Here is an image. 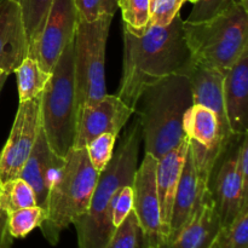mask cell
Here are the masks:
<instances>
[{
	"label": "cell",
	"instance_id": "e575fe53",
	"mask_svg": "<svg viewBox=\"0 0 248 248\" xmlns=\"http://www.w3.org/2000/svg\"><path fill=\"white\" fill-rule=\"evenodd\" d=\"M237 1H239L240 4H242V5H244V6L248 7V0H237Z\"/></svg>",
	"mask_w": 248,
	"mask_h": 248
},
{
	"label": "cell",
	"instance_id": "2e32d148",
	"mask_svg": "<svg viewBox=\"0 0 248 248\" xmlns=\"http://www.w3.org/2000/svg\"><path fill=\"white\" fill-rule=\"evenodd\" d=\"M28 40L16 0H0V69L15 73L28 56Z\"/></svg>",
	"mask_w": 248,
	"mask_h": 248
},
{
	"label": "cell",
	"instance_id": "ffe728a7",
	"mask_svg": "<svg viewBox=\"0 0 248 248\" xmlns=\"http://www.w3.org/2000/svg\"><path fill=\"white\" fill-rule=\"evenodd\" d=\"M15 74L17 77L19 102L41 96L51 78V73H46L38 61L31 56H27L22 61L18 68L15 70Z\"/></svg>",
	"mask_w": 248,
	"mask_h": 248
},
{
	"label": "cell",
	"instance_id": "6da1fadb",
	"mask_svg": "<svg viewBox=\"0 0 248 248\" xmlns=\"http://www.w3.org/2000/svg\"><path fill=\"white\" fill-rule=\"evenodd\" d=\"M183 22L177 15L169 26L148 24L140 34L124 27L123 77L116 96L133 110L148 86L181 73L190 58Z\"/></svg>",
	"mask_w": 248,
	"mask_h": 248
},
{
	"label": "cell",
	"instance_id": "d590c367",
	"mask_svg": "<svg viewBox=\"0 0 248 248\" xmlns=\"http://www.w3.org/2000/svg\"><path fill=\"white\" fill-rule=\"evenodd\" d=\"M186 1H190V2H193V4H194V2H196V0H186Z\"/></svg>",
	"mask_w": 248,
	"mask_h": 248
},
{
	"label": "cell",
	"instance_id": "4316f807",
	"mask_svg": "<svg viewBox=\"0 0 248 248\" xmlns=\"http://www.w3.org/2000/svg\"><path fill=\"white\" fill-rule=\"evenodd\" d=\"M140 228L133 210L114 232L107 248H137Z\"/></svg>",
	"mask_w": 248,
	"mask_h": 248
},
{
	"label": "cell",
	"instance_id": "7a4b0ae2",
	"mask_svg": "<svg viewBox=\"0 0 248 248\" xmlns=\"http://www.w3.org/2000/svg\"><path fill=\"white\" fill-rule=\"evenodd\" d=\"M142 133L137 119L124 136L108 166L99 173L89 210L73 224L77 229L78 248H107L116 228L113 210L123 186H132L137 170Z\"/></svg>",
	"mask_w": 248,
	"mask_h": 248
},
{
	"label": "cell",
	"instance_id": "ba28073f",
	"mask_svg": "<svg viewBox=\"0 0 248 248\" xmlns=\"http://www.w3.org/2000/svg\"><path fill=\"white\" fill-rule=\"evenodd\" d=\"M156 165L155 157L145 154L133 178V212L140 228L137 248H162L167 242L157 198Z\"/></svg>",
	"mask_w": 248,
	"mask_h": 248
},
{
	"label": "cell",
	"instance_id": "277c9868",
	"mask_svg": "<svg viewBox=\"0 0 248 248\" xmlns=\"http://www.w3.org/2000/svg\"><path fill=\"white\" fill-rule=\"evenodd\" d=\"M98 178L99 172L90 162L86 148H70L50 189L46 218L40 225L48 244L56 246L63 230L89 210Z\"/></svg>",
	"mask_w": 248,
	"mask_h": 248
},
{
	"label": "cell",
	"instance_id": "1f68e13d",
	"mask_svg": "<svg viewBox=\"0 0 248 248\" xmlns=\"http://www.w3.org/2000/svg\"><path fill=\"white\" fill-rule=\"evenodd\" d=\"M236 166L241 178L244 190L248 193V138L246 135L241 136L239 148H237Z\"/></svg>",
	"mask_w": 248,
	"mask_h": 248
},
{
	"label": "cell",
	"instance_id": "d4e9b609",
	"mask_svg": "<svg viewBox=\"0 0 248 248\" xmlns=\"http://www.w3.org/2000/svg\"><path fill=\"white\" fill-rule=\"evenodd\" d=\"M124 27L140 34L149 24V0H118Z\"/></svg>",
	"mask_w": 248,
	"mask_h": 248
},
{
	"label": "cell",
	"instance_id": "cb8c5ba5",
	"mask_svg": "<svg viewBox=\"0 0 248 248\" xmlns=\"http://www.w3.org/2000/svg\"><path fill=\"white\" fill-rule=\"evenodd\" d=\"M217 248H248V205L240 210L228 227L222 228Z\"/></svg>",
	"mask_w": 248,
	"mask_h": 248
},
{
	"label": "cell",
	"instance_id": "603a6c76",
	"mask_svg": "<svg viewBox=\"0 0 248 248\" xmlns=\"http://www.w3.org/2000/svg\"><path fill=\"white\" fill-rule=\"evenodd\" d=\"M9 232L14 239H23L35 228H40L46 218V210L40 206L21 208L7 213Z\"/></svg>",
	"mask_w": 248,
	"mask_h": 248
},
{
	"label": "cell",
	"instance_id": "3957f363",
	"mask_svg": "<svg viewBox=\"0 0 248 248\" xmlns=\"http://www.w3.org/2000/svg\"><path fill=\"white\" fill-rule=\"evenodd\" d=\"M193 104L190 82L179 73L162 78L142 92L135 114L145 154L159 160L186 140L183 118Z\"/></svg>",
	"mask_w": 248,
	"mask_h": 248
},
{
	"label": "cell",
	"instance_id": "4fadbf2b",
	"mask_svg": "<svg viewBox=\"0 0 248 248\" xmlns=\"http://www.w3.org/2000/svg\"><path fill=\"white\" fill-rule=\"evenodd\" d=\"M208 181L210 176L199 171L190 148H188L183 171L174 195L169 241L195 217L196 213L202 210L210 195Z\"/></svg>",
	"mask_w": 248,
	"mask_h": 248
},
{
	"label": "cell",
	"instance_id": "52a82bcc",
	"mask_svg": "<svg viewBox=\"0 0 248 248\" xmlns=\"http://www.w3.org/2000/svg\"><path fill=\"white\" fill-rule=\"evenodd\" d=\"M113 16L94 21L78 17L74 39V84L78 114L103 98L106 86V45Z\"/></svg>",
	"mask_w": 248,
	"mask_h": 248
},
{
	"label": "cell",
	"instance_id": "e0dca14e",
	"mask_svg": "<svg viewBox=\"0 0 248 248\" xmlns=\"http://www.w3.org/2000/svg\"><path fill=\"white\" fill-rule=\"evenodd\" d=\"M224 106L232 135L248 131V48L225 72Z\"/></svg>",
	"mask_w": 248,
	"mask_h": 248
},
{
	"label": "cell",
	"instance_id": "5b68a950",
	"mask_svg": "<svg viewBox=\"0 0 248 248\" xmlns=\"http://www.w3.org/2000/svg\"><path fill=\"white\" fill-rule=\"evenodd\" d=\"M190 57L227 72L248 48V7L240 2L203 22H183Z\"/></svg>",
	"mask_w": 248,
	"mask_h": 248
},
{
	"label": "cell",
	"instance_id": "836d02e7",
	"mask_svg": "<svg viewBox=\"0 0 248 248\" xmlns=\"http://www.w3.org/2000/svg\"><path fill=\"white\" fill-rule=\"evenodd\" d=\"M10 74H7L6 72H4V70L0 69V92H1L2 87H4V84L6 82V79L7 77H9Z\"/></svg>",
	"mask_w": 248,
	"mask_h": 248
},
{
	"label": "cell",
	"instance_id": "d6986e66",
	"mask_svg": "<svg viewBox=\"0 0 248 248\" xmlns=\"http://www.w3.org/2000/svg\"><path fill=\"white\" fill-rule=\"evenodd\" d=\"M220 230L219 217L208 195L202 210L162 248H217Z\"/></svg>",
	"mask_w": 248,
	"mask_h": 248
},
{
	"label": "cell",
	"instance_id": "83f0119b",
	"mask_svg": "<svg viewBox=\"0 0 248 248\" xmlns=\"http://www.w3.org/2000/svg\"><path fill=\"white\" fill-rule=\"evenodd\" d=\"M78 17L94 21L104 16H113L119 9L118 0H74Z\"/></svg>",
	"mask_w": 248,
	"mask_h": 248
},
{
	"label": "cell",
	"instance_id": "f546056e",
	"mask_svg": "<svg viewBox=\"0 0 248 248\" xmlns=\"http://www.w3.org/2000/svg\"><path fill=\"white\" fill-rule=\"evenodd\" d=\"M236 2L239 1L237 0H196L186 22L196 23V22L208 21L229 10Z\"/></svg>",
	"mask_w": 248,
	"mask_h": 248
},
{
	"label": "cell",
	"instance_id": "7402d4cb",
	"mask_svg": "<svg viewBox=\"0 0 248 248\" xmlns=\"http://www.w3.org/2000/svg\"><path fill=\"white\" fill-rule=\"evenodd\" d=\"M38 206L35 193L26 181L15 178L1 183L0 190V207L7 213L21 208Z\"/></svg>",
	"mask_w": 248,
	"mask_h": 248
},
{
	"label": "cell",
	"instance_id": "44dd1931",
	"mask_svg": "<svg viewBox=\"0 0 248 248\" xmlns=\"http://www.w3.org/2000/svg\"><path fill=\"white\" fill-rule=\"evenodd\" d=\"M19 5L28 40V56L34 57L44 24L53 0H16Z\"/></svg>",
	"mask_w": 248,
	"mask_h": 248
},
{
	"label": "cell",
	"instance_id": "4dcf8cb0",
	"mask_svg": "<svg viewBox=\"0 0 248 248\" xmlns=\"http://www.w3.org/2000/svg\"><path fill=\"white\" fill-rule=\"evenodd\" d=\"M133 210V190L131 186H125L120 189L116 196L113 210V224L118 228L126 219Z\"/></svg>",
	"mask_w": 248,
	"mask_h": 248
},
{
	"label": "cell",
	"instance_id": "d6a6232c",
	"mask_svg": "<svg viewBox=\"0 0 248 248\" xmlns=\"http://www.w3.org/2000/svg\"><path fill=\"white\" fill-rule=\"evenodd\" d=\"M14 240L9 232V215L0 207V248H11Z\"/></svg>",
	"mask_w": 248,
	"mask_h": 248
},
{
	"label": "cell",
	"instance_id": "30bf717a",
	"mask_svg": "<svg viewBox=\"0 0 248 248\" xmlns=\"http://www.w3.org/2000/svg\"><path fill=\"white\" fill-rule=\"evenodd\" d=\"M41 96L19 102L10 136L0 153V182L18 178L41 127Z\"/></svg>",
	"mask_w": 248,
	"mask_h": 248
},
{
	"label": "cell",
	"instance_id": "484cf974",
	"mask_svg": "<svg viewBox=\"0 0 248 248\" xmlns=\"http://www.w3.org/2000/svg\"><path fill=\"white\" fill-rule=\"evenodd\" d=\"M116 138L118 137L111 133H103V135H99L98 137L93 138L85 147L87 150L90 162L99 173L108 166L109 161L113 156Z\"/></svg>",
	"mask_w": 248,
	"mask_h": 248
},
{
	"label": "cell",
	"instance_id": "7c38bea8",
	"mask_svg": "<svg viewBox=\"0 0 248 248\" xmlns=\"http://www.w3.org/2000/svg\"><path fill=\"white\" fill-rule=\"evenodd\" d=\"M77 22L74 0H53L33 57L46 73L52 72L61 53L74 39Z\"/></svg>",
	"mask_w": 248,
	"mask_h": 248
},
{
	"label": "cell",
	"instance_id": "9a60e30c",
	"mask_svg": "<svg viewBox=\"0 0 248 248\" xmlns=\"http://www.w3.org/2000/svg\"><path fill=\"white\" fill-rule=\"evenodd\" d=\"M64 165V157L60 156L51 149L43 126L36 136L35 144L22 167L18 178L26 181L35 193L38 206L46 210L47 198L53 182L56 181Z\"/></svg>",
	"mask_w": 248,
	"mask_h": 248
},
{
	"label": "cell",
	"instance_id": "8fae6325",
	"mask_svg": "<svg viewBox=\"0 0 248 248\" xmlns=\"http://www.w3.org/2000/svg\"><path fill=\"white\" fill-rule=\"evenodd\" d=\"M133 114L135 110L114 94H106L96 103L85 106L78 114L72 148H85L93 138L103 133L118 137Z\"/></svg>",
	"mask_w": 248,
	"mask_h": 248
},
{
	"label": "cell",
	"instance_id": "8d00e7d4",
	"mask_svg": "<svg viewBox=\"0 0 248 248\" xmlns=\"http://www.w3.org/2000/svg\"><path fill=\"white\" fill-rule=\"evenodd\" d=\"M0 190H1V182H0Z\"/></svg>",
	"mask_w": 248,
	"mask_h": 248
},
{
	"label": "cell",
	"instance_id": "9c48e42d",
	"mask_svg": "<svg viewBox=\"0 0 248 248\" xmlns=\"http://www.w3.org/2000/svg\"><path fill=\"white\" fill-rule=\"evenodd\" d=\"M240 140L241 136H232L228 144L216 160L208 181V190L222 228L228 227L240 210L245 205H248V193L244 190L236 166Z\"/></svg>",
	"mask_w": 248,
	"mask_h": 248
},
{
	"label": "cell",
	"instance_id": "ac0fdd59",
	"mask_svg": "<svg viewBox=\"0 0 248 248\" xmlns=\"http://www.w3.org/2000/svg\"><path fill=\"white\" fill-rule=\"evenodd\" d=\"M189 148L188 137L179 145L170 150L169 153L157 160L156 165V190L160 203L162 225L166 232L167 241L170 236V223H171L172 208H173L174 195L179 178L183 171L184 161Z\"/></svg>",
	"mask_w": 248,
	"mask_h": 248
},
{
	"label": "cell",
	"instance_id": "f1b7e54d",
	"mask_svg": "<svg viewBox=\"0 0 248 248\" xmlns=\"http://www.w3.org/2000/svg\"><path fill=\"white\" fill-rule=\"evenodd\" d=\"M186 0H149V24L169 26L179 15Z\"/></svg>",
	"mask_w": 248,
	"mask_h": 248
},
{
	"label": "cell",
	"instance_id": "8992f818",
	"mask_svg": "<svg viewBox=\"0 0 248 248\" xmlns=\"http://www.w3.org/2000/svg\"><path fill=\"white\" fill-rule=\"evenodd\" d=\"M41 126L51 149L64 157L73 147L78 109L74 84V43L65 46L41 93Z\"/></svg>",
	"mask_w": 248,
	"mask_h": 248
},
{
	"label": "cell",
	"instance_id": "5bb4252c",
	"mask_svg": "<svg viewBox=\"0 0 248 248\" xmlns=\"http://www.w3.org/2000/svg\"><path fill=\"white\" fill-rule=\"evenodd\" d=\"M179 74H184L190 82L193 103L211 109L217 115L227 136H232L228 124L224 106L225 72L189 58Z\"/></svg>",
	"mask_w": 248,
	"mask_h": 248
}]
</instances>
